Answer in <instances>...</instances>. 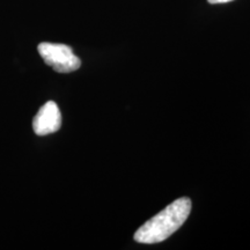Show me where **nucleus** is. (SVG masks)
Instances as JSON below:
<instances>
[{
    "instance_id": "nucleus-1",
    "label": "nucleus",
    "mask_w": 250,
    "mask_h": 250,
    "mask_svg": "<svg viewBox=\"0 0 250 250\" xmlns=\"http://www.w3.org/2000/svg\"><path fill=\"white\" fill-rule=\"evenodd\" d=\"M191 211V201L188 197L176 199L165 210L146 221L134 233V240L139 243L153 245L167 240L186 223Z\"/></svg>"
},
{
    "instance_id": "nucleus-2",
    "label": "nucleus",
    "mask_w": 250,
    "mask_h": 250,
    "mask_svg": "<svg viewBox=\"0 0 250 250\" xmlns=\"http://www.w3.org/2000/svg\"><path fill=\"white\" fill-rule=\"evenodd\" d=\"M37 49L45 64L59 73L77 71L81 65L80 58L77 57L71 46L66 44L43 42Z\"/></svg>"
},
{
    "instance_id": "nucleus-3",
    "label": "nucleus",
    "mask_w": 250,
    "mask_h": 250,
    "mask_svg": "<svg viewBox=\"0 0 250 250\" xmlns=\"http://www.w3.org/2000/svg\"><path fill=\"white\" fill-rule=\"evenodd\" d=\"M62 125V114L54 101L46 102L33 121V129L37 136L57 132Z\"/></svg>"
},
{
    "instance_id": "nucleus-4",
    "label": "nucleus",
    "mask_w": 250,
    "mask_h": 250,
    "mask_svg": "<svg viewBox=\"0 0 250 250\" xmlns=\"http://www.w3.org/2000/svg\"><path fill=\"white\" fill-rule=\"evenodd\" d=\"M208 2L212 5L214 4H225V2H229V1H233V0H208Z\"/></svg>"
}]
</instances>
